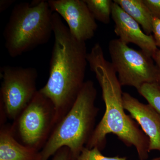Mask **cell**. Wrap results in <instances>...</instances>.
Wrapping results in <instances>:
<instances>
[{
	"label": "cell",
	"instance_id": "cell-19",
	"mask_svg": "<svg viewBox=\"0 0 160 160\" xmlns=\"http://www.w3.org/2000/svg\"><path fill=\"white\" fill-rule=\"evenodd\" d=\"M152 58L157 67L158 72L156 83L160 88V50L158 49L152 56Z\"/></svg>",
	"mask_w": 160,
	"mask_h": 160
},
{
	"label": "cell",
	"instance_id": "cell-8",
	"mask_svg": "<svg viewBox=\"0 0 160 160\" xmlns=\"http://www.w3.org/2000/svg\"><path fill=\"white\" fill-rule=\"evenodd\" d=\"M48 2L52 11L66 21L73 37L86 42L94 36L98 25L84 0H49Z\"/></svg>",
	"mask_w": 160,
	"mask_h": 160
},
{
	"label": "cell",
	"instance_id": "cell-1",
	"mask_svg": "<svg viewBox=\"0 0 160 160\" xmlns=\"http://www.w3.org/2000/svg\"><path fill=\"white\" fill-rule=\"evenodd\" d=\"M87 61L102 89L106 110L86 148L96 147L102 151L106 147L107 135L112 133L126 146H134L140 160H147L150 152L149 138L139 128L138 123L125 112L122 86L117 73L111 63L105 58L99 43L95 44L88 53Z\"/></svg>",
	"mask_w": 160,
	"mask_h": 160
},
{
	"label": "cell",
	"instance_id": "cell-16",
	"mask_svg": "<svg viewBox=\"0 0 160 160\" xmlns=\"http://www.w3.org/2000/svg\"><path fill=\"white\" fill-rule=\"evenodd\" d=\"M69 148L63 147L58 149L53 156L52 160H75Z\"/></svg>",
	"mask_w": 160,
	"mask_h": 160
},
{
	"label": "cell",
	"instance_id": "cell-11",
	"mask_svg": "<svg viewBox=\"0 0 160 160\" xmlns=\"http://www.w3.org/2000/svg\"><path fill=\"white\" fill-rule=\"evenodd\" d=\"M40 151L22 145L18 141L10 126H1L0 160H40Z\"/></svg>",
	"mask_w": 160,
	"mask_h": 160
},
{
	"label": "cell",
	"instance_id": "cell-13",
	"mask_svg": "<svg viewBox=\"0 0 160 160\" xmlns=\"http://www.w3.org/2000/svg\"><path fill=\"white\" fill-rule=\"evenodd\" d=\"M95 20L105 24L110 22L113 1L84 0Z\"/></svg>",
	"mask_w": 160,
	"mask_h": 160
},
{
	"label": "cell",
	"instance_id": "cell-5",
	"mask_svg": "<svg viewBox=\"0 0 160 160\" xmlns=\"http://www.w3.org/2000/svg\"><path fill=\"white\" fill-rule=\"evenodd\" d=\"M56 125V111L51 101L39 90L10 126L21 144L40 151Z\"/></svg>",
	"mask_w": 160,
	"mask_h": 160
},
{
	"label": "cell",
	"instance_id": "cell-3",
	"mask_svg": "<svg viewBox=\"0 0 160 160\" xmlns=\"http://www.w3.org/2000/svg\"><path fill=\"white\" fill-rule=\"evenodd\" d=\"M97 92L91 80L86 81L67 114L56 125L40 151V160H48L63 147L69 148L76 159L93 133L99 108L95 105Z\"/></svg>",
	"mask_w": 160,
	"mask_h": 160
},
{
	"label": "cell",
	"instance_id": "cell-14",
	"mask_svg": "<svg viewBox=\"0 0 160 160\" xmlns=\"http://www.w3.org/2000/svg\"><path fill=\"white\" fill-rule=\"evenodd\" d=\"M138 92L160 114V88L156 83H146Z\"/></svg>",
	"mask_w": 160,
	"mask_h": 160
},
{
	"label": "cell",
	"instance_id": "cell-18",
	"mask_svg": "<svg viewBox=\"0 0 160 160\" xmlns=\"http://www.w3.org/2000/svg\"><path fill=\"white\" fill-rule=\"evenodd\" d=\"M156 45L160 50V20L153 18L152 32Z\"/></svg>",
	"mask_w": 160,
	"mask_h": 160
},
{
	"label": "cell",
	"instance_id": "cell-2",
	"mask_svg": "<svg viewBox=\"0 0 160 160\" xmlns=\"http://www.w3.org/2000/svg\"><path fill=\"white\" fill-rule=\"evenodd\" d=\"M52 24L54 42L49 78L39 90L54 105L56 125L73 106L85 82L88 53L86 42L72 35L56 12L52 13Z\"/></svg>",
	"mask_w": 160,
	"mask_h": 160
},
{
	"label": "cell",
	"instance_id": "cell-7",
	"mask_svg": "<svg viewBox=\"0 0 160 160\" xmlns=\"http://www.w3.org/2000/svg\"><path fill=\"white\" fill-rule=\"evenodd\" d=\"M1 73L2 116L5 115L13 121L29 105L38 91V71L32 67L5 66L1 68Z\"/></svg>",
	"mask_w": 160,
	"mask_h": 160
},
{
	"label": "cell",
	"instance_id": "cell-4",
	"mask_svg": "<svg viewBox=\"0 0 160 160\" xmlns=\"http://www.w3.org/2000/svg\"><path fill=\"white\" fill-rule=\"evenodd\" d=\"M52 13L48 1L14 6L3 32L5 47L11 57H17L49 42L53 33Z\"/></svg>",
	"mask_w": 160,
	"mask_h": 160
},
{
	"label": "cell",
	"instance_id": "cell-21",
	"mask_svg": "<svg viewBox=\"0 0 160 160\" xmlns=\"http://www.w3.org/2000/svg\"></svg>",
	"mask_w": 160,
	"mask_h": 160
},
{
	"label": "cell",
	"instance_id": "cell-12",
	"mask_svg": "<svg viewBox=\"0 0 160 160\" xmlns=\"http://www.w3.org/2000/svg\"><path fill=\"white\" fill-rule=\"evenodd\" d=\"M113 2L136 21L146 34L151 35L153 18L143 0H114Z\"/></svg>",
	"mask_w": 160,
	"mask_h": 160
},
{
	"label": "cell",
	"instance_id": "cell-15",
	"mask_svg": "<svg viewBox=\"0 0 160 160\" xmlns=\"http://www.w3.org/2000/svg\"><path fill=\"white\" fill-rule=\"evenodd\" d=\"M99 149L97 148L89 149L86 147L83 149L79 155L75 160H127L126 158L106 157L102 154ZM160 157L155 158L150 160H160Z\"/></svg>",
	"mask_w": 160,
	"mask_h": 160
},
{
	"label": "cell",
	"instance_id": "cell-10",
	"mask_svg": "<svg viewBox=\"0 0 160 160\" xmlns=\"http://www.w3.org/2000/svg\"><path fill=\"white\" fill-rule=\"evenodd\" d=\"M124 109L141 126L149 140V151L160 152V114L149 104L140 102L131 94L123 92Z\"/></svg>",
	"mask_w": 160,
	"mask_h": 160
},
{
	"label": "cell",
	"instance_id": "cell-9",
	"mask_svg": "<svg viewBox=\"0 0 160 160\" xmlns=\"http://www.w3.org/2000/svg\"><path fill=\"white\" fill-rule=\"evenodd\" d=\"M111 18L114 22L115 33L118 39L127 45L133 43L152 57L158 49L153 36L144 32L139 24L114 2Z\"/></svg>",
	"mask_w": 160,
	"mask_h": 160
},
{
	"label": "cell",
	"instance_id": "cell-6",
	"mask_svg": "<svg viewBox=\"0 0 160 160\" xmlns=\"http://www.w3.org/2000/svg\"><path fill=\"white\" fill-rule=\"evenodd\" d=\"M109 51L122 86H132L138 91L144 84L156 83L157 67L149 55L130 48L118 38L109 42Z\"/></svg>",
	"mask_w": 160,
	"mask_h": 160
},
{
	"label": "cell",
	"instance_id": "cell-17",
	"mask_svg": "<svg viewBox=\"0 0 160 160\" xmlns=\"http://www.w3.org/2000/svg\"><path fill=\"white\" fill-rule=\"evenodd\" d=\"M153 18L160 20V0H143Z\"/></svg>",
	"mask_w": 160,
	"mask_h": 160
},
{
	"label": "cell",
	"instance_id": "cell-20",
	"mask_svg": "<svg viewBox=\"0 0 160 160\" xmlns=\"http://www.w3.org/2000/svg\"><path fill=\"white\" fill-rule=\"evenodd\" d=\"M12 0H1L0 1V12H2L8 9L14 2Z\"/></svg>",
	"mask_w": 160,
	"mask_h": 160
}]
</instances>
